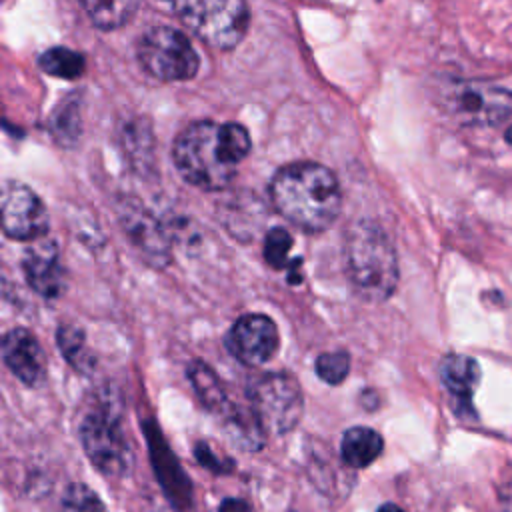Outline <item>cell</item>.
Wrapping results in <instances>:
<instances>
[{"label": "cell", "instance_id": "obj_18", "mask_svg": "<svg viewBox=\"0 0 512 512\" xmlns=\"http://www.w3.org/2000/svg\"><path fill=\"white\" fill-rule=\"evenodd\" d=\"M222 420L228 436L238 448L246 452H258L264 446V440L268 434L256 420L250 406L230 404V408L222 414Z\"/></svg>", "mask_w": 512, "mask_h": 512}, {"label": "cell", "instance_id": "obj_29", "mask_svg": "<svg viewBox=\"0 0 512 512\" xmlns=\"http://www.w3.org/2000/svg\"><path fill=\"white\" fill-rule=\"evenodd\" d=\"M376 512H404L400 506H396V504H392V502H386V504H382Z\"/></svg>", "mask_w": 512, "mask_h": 512}, {"label": "cell", "instance_id": "obj_1", "mask_svg": "<svg viewBox=\"0 0 512 512\" xmlns=\"http://www.w3.org/2000/svg\"><path fill=\"white\" fill-rule=\"evenodd\" d=\"M250 134L236 122L198 120L174 140L172 158L180 176L200 190H224L250 152Z\"/></svg>", "mask_w": 512, "mask_h": 512}, {"label": "cell", "instance_id": "obj_28", "mask_svg": "<svg viewBox=\"0 0 512 512\" xmlns=\"http://www.w3.org/2000/svg\"><path fill=\"white\" fill-rule=\"evenodd\" d=\"M218 512H252V506L242 498H224Z\"/></svg>", "mask_w": 512, "mask_h": 512}, {"label": "cell", "instance_id": "obj_22", "mask_svg": "<svg viewBox=\"0 0 512 512\" xmlns=\"http://www.w3.org/2000/svg\"><path fill=\"white\" fill-rule=\"evenodd\" d=\"M314 370L322 382L336 386L344 382L350 372V354L346 350L322 352L314 362Z\"/></svg>", "mask_w": 512, "mask_h": 512}, {"label": "cell", "instance_id": "obj_8", "mask_svg": "<svg viewBox=\"0 0 512 512\" xmlns=\"http://www.w3.org/2000/svg\"><path fill=\"white\" fill-rule=\"evenodd\" d=\"M444 100L448 112L464 124L496 126L512 118V92L490 82H456Z\"/></svg>", "mask_w": 512, "mask_h": 512}, {"label": "cell", "instance_id": "obj_27", "mask_svg": "<svg viewBox=\"0 0 512 512\" xmlns=\"http://www.w3.org/2000/svg\"><path fill=\"white\" fill-rule=\"evenodd\" d=\"M504 482L498 490V512H512V470L502 476Z\"/></svg>", "mask_w": 512, "mask_h": 512}, {"label": "cell", "instance_id": "obj_12", "mask_svg": "<svg viewBox=\"0 0 512 512\" xmlns=\"http://www.w3.org/2000/svg\"><path fill=\"white\" fill-rule=\"evenodd\" d=\"M142 430L148 438V452H150V462L156 472V480L160 482V488L164 490L166 498L176 506L178 510H188L194 502V492H192V480L184 472L182 464L170 450L164 434L156 426L154 420L142 422Z\"/></svg>", "mask_w": 512, "mask_h": 512}, {"label": "cell", "instance_id": "obj_17", "mask_svg": "<svg viewBox=\"0 0 512 512\" xmlns=\"http://www.w3.org/2000/svg\"><path fill=\"white\" fill-rule=\"evenodd\" d=\"M186 376L192 384V390L196 392V398L200 400V404L214 414H224L230 408V400L228 394L218 378V374L200 358L190 360L188 368H186Z\"/></svg>", "mask_w": 512, "mask_h": 512}, {"label": "cell", "instance_id": "obj_26", "mask_svg": "<svg viewBox=\"0 0 512 512\" xmlns=\"http://www.w3.org/2000/svg\"><path fill=\"white\" fill-rule=\"evenodd\" d=\"M194 456H196V460H198V464L202 468H206V470H210L214 474H230L234 470V460L218 458L214 454V450L210 448V444L204 442V440H198L194 444Z\"/></svg>", "mask_w": 512, "mask_h": 512}, {"label": "cell", "instance_id": "obj_21", "mask_svg": "<svg viewBox=\"0 0 512 512\" xmlns=\"http://www.w3.org/2000/svg\"><path fill=\"white\" fill-rule=\"evenodd\" d=\"M38 64L46 74L56 76V78H66V80L80 78L84 72V56L80 52H74L64 46L46 50L38 58Z\"/></svg>", "mask_w": 512, "mask_h": 512}, {"label": "cell", "instance_id": "obj_14", "mask_svg": "<svg viewBox=\"0 0 512 512\" xmlns=\"http://www.w3.org/2000/svg\"><path fill=\"white\" fill-rule=\"evenodd\" d=\"M2 360L6 368L30 388H38L44 384L48 374V362L40 340L22 326L10 328L2 336Z\"/></svg>", "mask_w": 512, "mask_h": 512}, {"label": "cell", "instance_id": "obj_5", "mask_svg": "<svg viewBox=\"0 0 512 512\" xmlns=\"http://www.w3.org/2000/svg\"><path fill=\"white\" fill-rule=\"evenodd\" d=\"M180 22L204 44L232 50L246 36L250 10L246 0H172Z\"/></svg>", "mask_w": 512, "mask_h": 512}, {"label": "cell", "instance_id": "obj_10", "mask_svg": "<svg viewBox=\"0 0 512 512\" xmlns=\"http://www.w3.org/2000/svg\"><path fill=\"white\" fill-rule=\"evenodd\" d=\"M2 230L18 242H34L44 238L50 228L48 212L34 190L16 180H6L0 198Z\"/></svg>", "mask_w": 512, "mask_h": 512}, {"label": "cell", "instance_id": "obj_13", "mask_svg": "<svg viewBox=\"0 0 512 512\" xmlns=\"http://www.w3.org/2000/svg\"><path fill=\"white\" fill-rule=\"evenodd\" d=\"M22 272L28 286L42 298H60L66 290V270L60 248L52 238H38L22 256Z\"/></svg>", "mask_w": 512, "mask_h": 512}, {"label": "cell", "instance_id": "obj_7", "mask_svg": "<svg viewBox=\"0 0 512 512\" xmlns=\"http://www.w3.org/2000/svg\"><path fill=\"white\" fill-rule=\"evenodd\" d=\"M136 56L150 76L164 82L190 80L200 66L188 36L172 26L148 28L136 44Z\"/></svg>", "mask_w": 512, "mask_h": 512}, {"label": "cell", "instance_id": "obj_25", "mask_svg": "<svg viewBox=\"0 0 512 512\" xmlns=\"http://www.w3.org/2000/svg\"><path fill=\"white\" fill-rule=\"evenodd\" d=\"M52 132L62 146H70L80 132V118H78V106L76 102H66L64 110H56Z\"/></svg>", "mask_w": 512, "mask_h": 512}, {"label": "cell", "instance_id": "obj_24", "mask_svg": "<svg viewBox=\"0 0 512 512\" xmlns=\"http://www.w3.org/2000/svg\"><path fill=\"white\" fill-rule=\"evenodd\" d=\"M62 512H108L100 496L86 484L74 482L62 496Z\"/></svg>", "mask_w": 512, "mask_h": 512}, {"label": "cell", "instance_id": "obj_9", "mask_svg": "<svg viewBox=\"0 0 512 512\" xmlns=\"http://www.w3.org/2000/svg\"><path fill=\"white\" fill-rule=\"evenodd\" d=\"M118 222L142 254V258L156 268H164L172 260V228L166 220L150 212L138 198H122L116 206Z\"/></svg>", "mask_w": 512, "mask_h": 512}, {"label": "cell", "instance_id": "obj_15", "mask_svg": "<svg viewBox=\"0 0 512 512\" xmlns=\"http://www.w3.org/2000/svg\"><path fill=\"white\" fill-rule=\"evenodd\" d=\"M440 380L454 398V410L472 412V396L480 380L478 362L464 354H448L440 362Z\"/></svg>", "mask_w": 512, "mask_h": 512}, {"label": "cell", "instance_id": "obj_19", "mask_svg": "<svg viewBox=\"0 0 512 512\" xmlns=\"http://www.w3.org/2000/svg\"><path fill=\"white\" fill-rule=\"evenodd\" d=\"M56 344L64 360L84 376H90L96 368V356L88 348L86 332L76 324H60L56 330Z\"/></svg>", "mask_w": 512, "mask_h": 512}, {"label": "cell", "instance_id": "obj_4", "mask_svg": "<svg viewBox=\"0 0 512 512\" xmlns=\"http://www.w3.org/2000/svg\"><path fill=\"white\" fill-rule=\"evenodd\" d=\"M90 464L106 478H122L134 466V452L122 424V408L112 390H98L78 426Z\"/></svg>", "mask_w": 512, "mask_h": 512}, {"label": "cell", "instance_id": "obj_20", "mask_svg": "<svg viewBox=\"0 0 512 512\" xmlns=\"http://www.w3.org/2000/svg\"><path fill=\"white\" fill-rule=\"evenodd\" d=\"M90 22L102 30L122 28L138 10L140 0H78Z\"/></svg>", "mask_w": 512, "mask_h": 512}, {"label": "cell", "instance_id": "obj_11", "mask_svg": "<svg viewBox=\"0 0 512 512\" xmlns=\"http://www.w3.org/2000/svg\"><path fill=\"white\" fill-rule=\"evenodd\" d=\"M226 350L246 366H260L272 360L280 346V334L266 314L240 316L224 336Z\"/></svg>", "mask_w": 512, "mask_h": 512}, {"label": "cell", "instance_id": "obj_16", "mask_svg": "<svg viewBox=\"0 0 512 512\" xmlns=\"http://www.w3.org/2000/svg\"><path fill=\"white\" fill-rule=\"evenodd\" d=\"M382 450V436L368 426L348 428L340 440V458L354 470L370 466L382 454Z\"/></svg>", "mask_w": 512, "mask_h": 512}, {"label": "cell", "instance_id": "obj_23", "mask_svg": "<svg viewBox=\"0 0 512 512\" xmlns=\"http://www.w3.org/2000/svg\"><path fill=\"white\" fill-rule=\"evenodd\" d=\"M290 248H292V236L286 228L276 226V228L266 232L262 254H264V260L270 268H274V270L288 268L290 266V260H288Z\"/></svg>", "mask_w": 512, "mask_h": 512}, {"label": "cell", "instance_id": "obj_2", "mask_svg": "<svg viewBox=\"0 0 512 512\" xmlns=\"http://www.w3.org/2000/svg\"><path fill=\"white\" fill-rule=\"evenodd\" d=\"M270 198L282 218L308 234L328 230L342 210L336 174L308 160L282 166L270 182Z\"/></svg>", "mask_w": 512, "mask_h": 512}, {"label": "cell", "instance_id": "obj_6", "mask_svg": "<svg viewBox=\"0 0 512 512\" xmlns=\"http://www.w3.org/2000/svg\"><path fill=\"white\" fill-rule=\"evenodd\" d=\"M248 406L268 436H282L302 418V388L292 374L268 372L250 382Z\"/></svg>", "mask_w": 512, "mask_h": 512}, {"label": "cell", "instance_id": "obj_30", "mask_svg": "<svg viewBox=\"0 0 512 512\" xmlns=\"http://www.w3.org/2000/svg\"><path fill=\"white\" fill-rule=\"evenodd\" d=\"M506 140L512 144V124H510V128L506 130Z\"/></svg>", "mask_w": 512, "mask_h": 512}, {"label": "cell", "instance_id": "obj_3", "mask_svg": "<svg viewBox=\"0 0 512 512\" xmlns=\"http://www.w3.org/2000/svg\"><path fill=\"white\" fill-rule=\"evenodd\" d=\"M344 270L352 290L368 302L388 300L400 278L398 256L388 234L370 220L348 226L344 234Z\"/></svg>", "mask_w": 512, "mask_h": 512}]
</instances>
